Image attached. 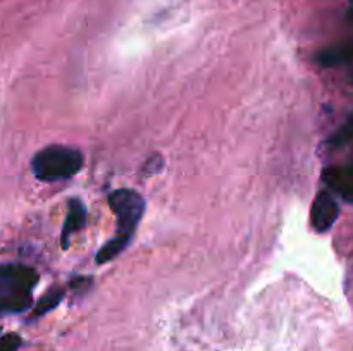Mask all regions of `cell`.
<instances>
[{"label":"cell","instance_id":"1","mask_svg":"<svg viewBox=\"0 0 353 351\" xmlns=\"http://www.w3.org/2000/svg\"><path fill=\"white\" fill-rule=\"evenodd\" d=\"M109 206L117 219V233L97 251V264L112 262L131 243L145 212V200L134 189H116L109 195Z\"/></svg>","mask_w":353,"mask_h":351},{"label":"cell","instance_id":"2","mask_svg":"<svg viewBox=\"0 0 353 351\" xmlns=\"http://www.w3.org/2000/svg\"><path fill=\"white\" fill-rule=\"evenodd\" d=\"M37 270L21 264H0V315L23 313L33 305Z\"/></svg>","mask_w":353,"mask_h":351},{"label":"cell","instance_id":"3","mask_svg":"<svg viewBox=\"0 0 353 351\" xmlns=\"http://www.w3.org/2000/svg\"><path fill=\"white\" fill-rule=\"evenodd\" d=\"M81 151L64 145H50L37 151L31 160V171L43 182H57L72 178L83 167Z\"/></svg>","mask_w":353,"mask_h":351},{"label":"cell","instance_id":"4","mask_svg":"<svg viewBox=\"0 0 353 351\" xmlns=\"http://www.w3.org/2000/svg\"><path fill=\"white\" fill-rule=\"evenodd\" d=\"M340 217V205L330 191H319L310 209V224L317 233H327Z\"/></svg>","mask_w":353,"mask_h":351},{"label":"cell","instance_id":"5","mask_svg":"<svg viewBox=\"0 0 353 351\" xmlns=\"http://www.w3.org/2000/svg\"><path fill=\"white\" fill-rule=\"evenodd\" d=\"M323 181L345 202L353 203V162L326 167L323 171Z\"/></svg>","mask_w":353,"mask_h":351},{"label":"cell","instance_id":"6","mask_svg":"<svg viewBox=\"0 0 353 351\" xmlns=\"http://www.w3.org/2000/svg\"><path fill=\"white\" fill-rule=\"evenodd\" d=\"M86 226V206L85 203L79 198H71L69 200V209L68 215H65V222L62 226V234H61V243L62 248L69 246V241L74 233H78L79 229Z\"/></svg>","mask_w":353,"mask_h":351},{"label":"cell","instance_id":"7","mask_svg":"<svg viewBox=\"0 0 353 351\" xmlns=\"http://www.w3.org/2000/svg\"><path fill=\"white\" fill-rule=\"evenodd\" d=\"M317 62L324 67H334V65L352 64L353 62V40L343 43L333 45L317 55Z\"/></svg>","mask_w":353,"mask_h":351},{"label":"cell","instance_id":"8","mask_svg":"<svg viewBox=\"0 0 353 351\" xmlns=\"http://www.w3.org/2000/svg\"><path fill=\"white\" fill-rule=\"evenodd\" d=\"M62 298H64V289H50L48 292H45L40 298V301L37 303V306H34L33 319L45 315L47 312L54 310L62 301Z\"/></svg>","mask_w":353,"mask_h":351},{"label":"cell","instance_id":"9","mask_svg":"<svg viewBox=\"0 0 353 351\" xmlns=\"http://www.w3.org/2000/svg\"><path fill=\"white\" fill-rule=\"evenodd\" d=\"M353 141V112L348 116V119L345 120V124H341L336 129V133L330 138V145L333 148L345 147V145L352 143Z\"/></svg>","mask_w":353,"mask_h":351},{"label":"cell","instance_id":"10","mask_svg":"<svg viewBox=\"0 0 353 351\" xmlns=\"http://www.w3.org/2000/svg\"><path fill=\"white\" fill-rule=\"evenodd\" d=\"M21 344L23 339L17 334H6L0 337V351H17Z\"/></svg>","mask_w":353,"mask_h":351},{"label":"cell","instance_id":"11","mask_svg":"<svg viewBox=\"0 0 353 351\" xmlns=\"http://www.w3.org/2000/svg\"><path fill=\"white\" fill-rule=\"evenodd\" d=\"M348 17H350V21L353 23V0H350V6H348Z\"/></svg>","mask_w":353,"mask_h":351},{"label":"cell","instance_id":"12","mask_svg":"<svg viewBox=\"0 0 353 351\" xmlns=\"http://www.w3.org/2000/svg\"><path fill=\"white\" fill-rule=\"evenodd\" d=\"M350 81H352V85H353V67H352V71H350Z\"/></svg>","mask_w":353,"mask_h":351}]
</instances>
